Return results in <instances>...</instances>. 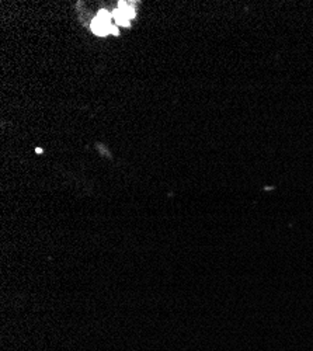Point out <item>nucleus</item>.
Instances as JSON below:
<instances>
[{
    "instance_id": "nucleus-1",
    "label": "nucleus",
    "mask_w": 313,
    "mask_h": 351,
    "mask_svg": "<svg viewBox=\"0 0 313 351\" xmlns=\"http://www.w3.org/2000/svg\"><path fill=\"white\" fill-rule=\"evenodd\" d=\"M111 18H113V16L108 13L107 10H100L99 14L91 21V31H93L96 36L100 37L111 34V30H113Z\"/></svg>"
},
{
    "instance_id": "nucleus-2",
    "label": "nucleus",
    "mask_w": 313,
    "mask_h": 351,
    "mask_svg": "<svg viewBox=\"0 0 313 351\" xmlns=\"http://www.w3.org/2000/svg\"><path fill=\"white\" fill-rule=\"evenodd\" d=\"M113 18L117 21V24L118 26H122V27H129V18L126 17L125 13L122 11V10L117 9L114 13H113Z\"/></svg>"
}]
</instances>
